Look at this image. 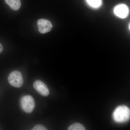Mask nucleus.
<instances>
[{"instance_id": "f257e3e1", "label": "nucleus", "mask_w": 130, "mask_h": 130, "mask_svg": "<svg viewBox=\"0 0 130 130\" xmlns=\"http://www.w3.org/2000/svg\"><path fill=\"white\" fill-rule=\"evenodd\" d=\"M112 117L114 121L116 123H125L128 121L130 119L129 108L124 105L119 106L114 111Z\"/></svg>"}, {"instance_id": "f03ea898", "label": "nucleus", "mask_w": 130, "mask_h": 130, "mask_svg": "<svg viewBox=\"0 0 130 130\" xmlns=\"http://www.w3.org/2000/svg\"><path fill=\"white\" fill-rule=\"evenodd\" d=\"M21 108L24 112L29 113L32 112L35 106V100L30 95L24 96L20 101Z\"/></svg>"}, {"instance_id": "7ed1b4c3", "label": "nucleus", "mask_w": 130, "mask_h": 130, "mask_svg": "<svg viewBox=\"0 0 130 130\" xmlns=\"http://www.w3.org/2000/svg\"><path fill=\"white\" fill-rule=\"evenodd\" d=\"M8 79L9 84L15 88H20L23 84V76L19 71L12 72L8 76Z\"/></svg>"}, {"instance_id": "20e7f679", "label": "nucleus", "mask_w": 130, "mask_h": 130, "mask_svg": "<svg viewBox=\"0 0 130 130\" xmlns=\"http://www.w3.org/2000/svg\"><path fill=\"white\" fill-rule=\"evenodd\" d=\"M38 30L41 34H45L50 31L53 25L50 21L44 19H40L37 21Z\"/></svg>"}, {"instance_id": "39448f33", "label": "nucleus", "mask_w": 130, "mask_h": 130, "mask_svg": "<svg viewBox=\"0 0 130 130\" xmlns=\"http://www.w3.org/2000/svg\"><path fill=\"white\" fill-rule=\"evenodd\" d=\"M33 87L41 95L47 96L49 94V90L46 85L42 81L37 80L33 84Z\"/></svg>"}, {"instance_id": "423d86ee", "label": "nucleus", "mask_w": 130, "mask_h": 130, "mask_svg": "<svg viewBox=\"0 0 130 130\" xmlns=\"http://www.w3.org/2000/svg\"><path fill=\"white\" fill-rule=\"evenodd\" d=\"M114 12L115 14L118 17L124 18L128 16L129 10L128 7L125 5L122 4L117 6L115 8Z\"/></svg>"}, {"instance_id": "0eeeda50", "label": "nucleus", "mask_w": 130, "mask_h": 130, "mask_svg": "<svg viewBox=\"0 0 130 130\" xmlns=\"http://www.w3.org/2000/svg\"><path fill=\"white\" fill-rule=\"evenodd\" d=\"M5 3L14 11H17L21 7L20 0H5Z\"/></svg>"}, {"instance_id": "6e6552de", "label": "nucleus", "mask_w": 130, "mask_h": 130, "mask_svg": "<svg viewBox=\"0 0 130 130\" xmlns=\"http://www.w3.org/2000/svg\"><path fill=\"white\" fill-rule=\"evenodd\" d=\"M69 130H85L84 126L82 124L79 123H75L72 124L68 127Z\"/></svg>"}, {"instance_id": "1a4fd4ad", "label": "nucleus", "mask_w": 130, "mask_h": 130, "mask_svg": "<svg viewBox=\"0 0 130 130\" xmlns=\"http://www.w3.org/2000/svg\"><path fill=\"white\" fill-rule=\"evenodd\" d=\"M88 4L92 7H99L102 4L101 0H86Z\"/></svg>"}, {"instance_id": "9d476101", "label": "nucleus", "mask_w": 130, "mask_h": 130, "mask_svg": "<svg viewBox=\"0 0 130 130\" xmlns=\"http://www.w3.org/2000/svg\"><path fill=\"white\" fill-rule=\"evenodd\" d=\"M31 130H46L47 129L44 126L41 124H38L35 126Z\"/></svg>"}, {"instance_id": "9b49d317", "label": "nucleus", "mask_w": 130, "mask_h": 130, "mask_svg": "<svg viewBox=\"0 0 130 130\" xmlns=\"http://www.w3.org/2000/svg\"><path fill=\"white\" fill-rule=\"evenodd\" d=\"M3 46H2V44L0 43V54L1 53H2V51H3Z\"/></svg>"}]
</instances>
